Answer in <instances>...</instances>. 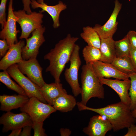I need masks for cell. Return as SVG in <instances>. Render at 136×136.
Wrapping results in <instances>:
<instances>
[{
    "label": "cell",
    "instance_id": "obj_1",
    "mask_svg": "<svg viewBox=\"0 0 136 136\" xmlns=\"http://www.w3.org/2000/svg\"><path fill=\"white\" fill-rule=\"evenodd\" d=\"M79 39L68 34L44 56V59L48 60L49 63L45 71L50 73L55 79V82L60 83L61 75L66 64L70 61L76 43Z\"/></svg>",
    "mask_w": 136,
    "mask_h": 136
},
{
    "label": "cell",
    "instance_id": "obj_2",
    "mask_svg": "<svg viewBox=\"0 0 136 136\" xmlns=\"http://www.w3.org/2000/svg\"><path fill=\"white\" fill-rule=\"evenodd\" d=\"M77 105L80 111L88 110L104 116L112 125L114 132H117L136 123V118L132 116L130 105L120 101L98 108L89 107L78 102Z\"/></svg>",
    "mask_w": 136,
    "mask_h": 136
},
{
    "label": "cell",
    "instance_id": "obj_3",
    "mask_svg": "<svg viewBox=\"0 0 136 136\" xmlns=\"http://www.w3.org/2000/svg\"><path fill=\"white\" fill-rule=\"evenodd\" d=\"M81 79V100L80 102L82 104L86 106L89 100L92 97L104 98L103 85L95 74L90 63L82 66Z\"/></svg>",
    "mask_w": 136,
    "mask_h": 136
},
{
    "label": "cell",
    "instance_id": "obj_4",
    "mask_svg": "<svg viewBox=\"0 0 136 136\" xmlns=\"http://www.w3.org/2000/svg\"><path fill=\"white\" fill-rule=\"evenodd\" d=\"M14 12L21 29L20 39H27L33 31L42 25L44 15L40 11L28 14L23 9Z\"/></svg>",
    "mask_w": 136,
    "mask_h": 136
},
{
    "label": "cell",
    "instance_id": "obj_5",
    "mask_svg": "<svg viewBox=\"0 0 136 136\" xmlns=\"http://www.w3.org/2000/svg\"><path fill=\"white\" fill-rule=\"evenodd\" d=\"M7 71L10 76L23 89L29 98L36 97L42 102L47 103L41 92L40 87L20 72L17 63L10 66Z\"/></svg>",
    "mask_w": 136,
    "mask_h": 136
},
{
    "label": "cell",
    "instance_id": "obj_6",
    "mask_svg": "<svg viewBox=\"0 0 136 136\" xmlns=\"http://www.w3.org/2000/svg\"><path fill=\"white\" fill-rule=\"evenodd\" d=\"M20 110L28 114L33 122H44L51 114L56 111L52 106L44 103L35 97L29 98L20 108Z\"/></svg>",
    "mask_w": 136,
    "mask_h": 136
},
{
    "label": "cell",
    "instance_id": "obj_7",
    "mask_svg": "<svg viewBox=\"0 0 136 136\" xmlns=\"http://www.w3.org/2000/svg\"><path fill=\"white\" fill-rule=\"evenodd\" d=\"M80 48L79 46L76 44L70 59V66L66 69L64 73L65 79L75 97L81 94V91L78 79V71L81 64L79 54Z\"/></svg>",
    "mask_w": 136,
    "mask_h": 136
},
{
    "label": "cell",
    "instance_id": "obj_8",
    "mask_svg": "<svg viewBox=\"0 0 136 136\" xmlns=\"http://www.w3.org/2000/svg\"><path fill=\"white\" fill-rule=\"evenodd\" d=\"M46 30L42 25L31 32L32 36L26 39V45L22 49L23 59L27 60L36 58L40 47L45 41L44 33Z\"/></svg>",
    "mask_w": 136,
    "mask_h": 136
},
{
    "label": "cell",
    "instance_id": "obj_9",
    "mask_svg": "<svg viewBox=\"0 0 136 136\" xmlns=\"http://www.w3.org/2000/svg\"><path fill=\"white\" fill-rule=\"evenodd\" d=\"M33 122L29 115L22 112L15 114L10 111L4 114L0 118V124L3 125V133L16 129L23 128L27 125L32 126Z\"/></svg>",
    "mask_w": 136,
    "mask_h": 136
},
{
    "label": "cell",
    "instance_id": "obj_10",
    "mask_svg": "<svg viewBox=\"0 0 136 136\" xmlns=\"http://www.w3.org/2000/svg\"><path fill=\"white\" fill-rule=\"evenodd\" d=\"M13 0H10L7 17L3 28L0 32V38L6 40L9 46L17 43V33L20 31L16 28L17 18L14 13Z\"/></svg>",
    "mask_w": 136,
    "mask_h": 136
},
{
    "label": "cell",
    "instance_id": "obj_11",
    "mask_svg": "<svg viewBox=\"0 0 136 136\" xmlns=\"http://www.w3.org/2000/svg\"><path fill=\"white\" fill-rule=\"evenodd\" d=\"M17 64L20 72L26 75L28 78L40 87L46 83L43 77V68L36 58L23 60Z\"/></svg>",
    "mask_w": 136,
    "mask_h": 136
},
{
    "label": "cell",
    "instance_id": "obj_12",
    "mask_svg": "<svg viewBox=\"0 0 136 136\" xmlns=\"http://www.w3.org/2000/svg\"><path fill=\"white\" fill-rule=\"evenodd\" d=\"M115 6L109 19L103 26L96 25L93 27L100 38H113L117 29L118 22L117 21L118 16L121 9L122 4L118 0L114 1Z\"/></svg>",
    "mask_w": 136,
    "mask_h": 136
},
{
    "label": "cell",
    "instance_id": "obj_13",
    "mask_svg": "<svg viewBox=\"0 0 136 136\" xmlns=\"http://www.w3.org/2000/svg\"><path fill=\"white\" fill-rule=\"evenodd\" d=\"M112 129V125L109 120L104 116L99 115L91 117L88 126L82 131L89 136H105Z\"/></svg>",
    "mask_w": 136,
    "mask_h": 136
},
{
    "label": "cell",
    "instance_id": "obj_14",
    "mask_svg": "<svg viewBox=\"0 0 136 136\" xmlns=\"http://www.w3.org/2000/svg\"><path fill=\"white\" fill-rule=\"evenodd\" d=\"M93 70L98 79L113 78L124 80L129 78V75L120 71L111 63L104 62L100 61L90 63Z\"/></svg>",
    "mask_w": 136,
    "mask_h": 136
},
{
    "label": "cell",
    "instance_id": "obj_15",
    "mask_svg": "<svg viewBox=\"0 0 136 136\" xmlns=\"http://www.w3.org/2000/svg\"><path fill=\"white\" fill-rule=\"evenodd\" d=\"M99 79L101 84L108 86L116 92L120 98V101L127 105H130L131 100L129 91L131 82L129 78L123 81L105 78Z\"/></svg>",
    "mask_w": 136,
    "mask_h": 136
},
{
    "label": "cell",
    "instance_id": "obj_16",
    "mask_svg": "<svg viewBox=\"0 0 136 136\" xmlns=\"http://www.w3.org/2000/svg\"><path fill=\"white\" fill-rule=\"evenodd\" d=\"M32 8L35 9L40 8L42 13L47 12L51 17L53 22V27L57 28L60 26L59 17L61 12L67 8L66 5L62 2L59 1L58 4L54 6L47 5L44 2V0H31Z\"/></svg>",
    "mask_w": 136,
    "mask_h": 136
},
{
    "label": "cell",
    "instance_id": "obj_17",
    "mask_svg": "<svg viewBox=\"0 0 136 136\" xmlns=\"http://www.w3.org/2000/svg\"><path fill=\"white\" fill-rule=\"evenodd\" d=\"M25 45L24 41L21 40L9 46L8 50L0 61V70H7L12 65L22 61L23 60L22 57V50Z\"/></svg>",
    "mask_w": 136,
    "mask_h": 136
},
{
    "label": "cell",
    "instance_id": "obj_18",
    "mask_svg": "<svg viewBox=\"0 0 136 136\" xmlns=\"http://www.w3.org/2000/svg\"><path fill=\"white\" fill-rule=\"evenodd\" d=\"M29 98L26 95L18 94L12 95L3 94L0 96V110L2 111H10L23 107Z\"/></svg>",
    "mask_w": 136,
    "mask_h": 136
},
{
    "label": "cell",
    "instance_id": "obj_19",
    "mask_svg": "<svg viewBox=\"0 0 136 136\" xmlns=\"http://www.w3.org/2000/svg\"><path fill=\"white\" fill-rule=\"evenodd\" d=\"M41 92L47 103L52 106L54 100L61 95L67 93L60 83L55 82L50 84L45 83L40 87Z\"/></svg>",
    "mask_w": 136,
    "mask_h": 136
},
{
    "label": "cell",
    "instance_id": "obj_20",
    "mask_svg": "<svg viewBox=\"0 0 136 136\" xmlns=\"http://www.w3.org/2000/svg\"><path fill=\"white\" fill-rule=\"evenodd\" d=\"M100 50L101 54L100 61L111 63L116 57L114 45V41L113 38H101Z\"/></svg>",
    "mask_w": 136,
    "mask_h": 136
},
{
    "label": "cell",
    "instance_id": "obj_21",
    "mask_svg": "<svg viewBox=\"0 0 136 136\" xmlns=\"http://www.w3.org/2000/svg\"><path fill=\"white\" fill-rule=\"evenodd\" d=\"M77 103L74 96L66 93L55 99L53 101L52 106L56 111L67 112L72 110Z\"/></svg>",
    "mask_w": 136,
    "mask_h": 136
},
{
    "label": "cell",
    "instance_id": "obj_22",
    "mask_svg": "<svg viewBox=\"0 0 136 136\" xmlns=\"http://www.w3.org/2000/svg\"><path fill=\"white\" fill-rule=\"evenodd\" d=\"M80 36L87 45L100 49L101 38L93 27L89 26L84 27Z\"/></svg>",
    "mask_w": 136,
    "mask_h": 136
},
{
    "label": "cell",
    "instance_id": "obj_23",
    "mask_svg": "<svg viewBox=\"0 0 136 136\" xmlns=\"http://www.w3.org/2000/svg\"><path fill=\"white\" fill-rule=\"evenodd\" d=\"M111 64L120 71L127 75L136 72V70L129 56L116 57Z\"/></svg>",
    "mask_w": 136,
    "mask_h": 136
},
{
    "label": "cell",
    "instance_id": "obj_24",
    "mask_svg": "<svg viewBox=\"0 0 136 136\" xmlns=\"http://www.w3.org/2000/svg\"><path fill=\"white\" fill-rule=\"evenodd\" d=\"M114 45L116 57L124 56L129 57L130 45L127 35L121 40L115 41Z\"/></svg>",
    "mask_w": 136,
    "mask_h": 136
},
{
    "label": "cell",
    "instance_id": "obj_25",
    "mask_svg": "<svg viewBox=\"0 0 136 136\" xmlns=\"http://www.w3.org/2000/svg\"><path fill=\"white\" fill-rule=\"evenodd\" d=\"M82 54L86 63L100 61L101 58V54L99 49L88 45L83 48Z\"/></svg>",
    "mask_w": 136,
    "mask_h": 136
},
{
    "label": "cell",
    "instance_id": "obj_26",
    "mask_svg": "<svg viewBox=\"0 0 136 136\" xmlns=\"http://www.w3.org/2000/svg\"><path fill=\"white\" fill-rule=\"evenodd\" d=\"M7 70L0 73V81L9 88L19 94L27 96L24 90L19 85L16 84L11 78Z\"/></svg>",
    "mask_w": 136,
    "mask_h": 136
},
{
    "label": "cell",
    "instance_id": "obj_27",
    "mask_svg": "<svg viewBox=\"0 0 136 136\" xmlns=\"http://www.w3.org/2000/svg\"><path fill=\"white\" fill-rule=\"evenodd\" d=\"M128 75L131 82L129 93L131 100L130 107L132 111L136 108V72Z\"/></svg>",
    "mask_w": 136,
    "mask_h": 136
},
{
    "label": "cell",
    "instance_id": "obj_28",
    "mask_svg": "<svg viewBox=\"0 0 136 136\" xmlns=\"http://www.w3.org/2000/svg\"><path fill=\"white\" fill-rule=\"evenodd\" d=\"M43 122H33L32 128L34 130V136H46L45 130L43 128Z\"/></svg>",
    "mask_w": 136,
    "mask_h": 136
},
{
    "label": "cell",
    "instance_id": "obj_29",
    "mask_svg": "<svg viewBox=\"0 0 136 136\" xmlns=\"http://www.w3.org/2000/svg\"><path fill=\"white\" fill-rule=\"evenodd\" d=\"M7 0H1L0 5V24L2 29L6 22V7Z\"/></svg>",
    "mask_w": 136,
    "mask_h": 136
},
{
    "label": "cell",
    "instance_id": "obj_30",
    "mask_svg": "<svg viewBox=\"0 0 136 136\" xmlns=\"http://www.w3.org/2000/svg\"><path fill=\"white\" fill-rule=\"evenodd\" d=\"M9 46L6 40L1 39L0 40V58L3 57L8 50Z\"/></svg>",
    "mask_w": 136,
    "mask_h": 136
},
{
    "label": "cell",
    "instance_id": "obj_31",
    "mask_svg": "<svg viewBox=\"0 0 136 136\" xmlns=\"http://www.w3.org/2000/svg\"><path fill=\"white\" fill-rule=\"evenodd\" d=\"M130 46L133 48L136 49V32L134 30H130L128 32Z\"/></svg>",
    "mask_w": 136,
    "mask_h": 136
},
{
    "label": "cell",
    "instance_id": "obj_32",
    "mask_svg": "<svg viewBox=\"0 0 136 136\" xmlns=\"http://www.w3.org/2000/svg\"><path fill=\"white\" fill-rule=\"evenodd\" d=\"M129 57L132 62L136 70V49L130 46Z\"/></svg>",
    "mask_w": 136,
    "mask_h": 136
},
{
    "label": "cell",
    "instance_id": "obj_33",
    "mask_svg": "<svg viewBox=\"0 0 136 136\" xmlns=\"http://www.w3.org/2000/svg\"><path fill=\"white\" fill-rule=\"evenodd\" d=\"M23 5V10L28 14L31 13L32 12L30 8L31 4V0H21Z\"/></svg>",
    "mask_w": 136,
    "mask_h": 136
},
{
    "label": "cell",
    "instance_id": "obj_34",
    "mask_svg": "<svg viewBox=\"0 0 136 136\" xmlns=\"http://www.w3.org/2000/svg\"><path fill=\"white\" fill-rule=\"evenodd\" d=\"M127 128V132L124 136H136V125L135 124L131 125Z\"/></svg>",
    "mask_w": 136,
    "mask_h": 136
},
{
    "label": "cell",
    "instance_id": "obj_35",
    "mask_svg": "<svg viewBox=\"0 0 136 136\" xmlns=\"http://www.w3.org/2000/svg\"><path fill=\"white\" fill-rule=\"evenodd\" d=\"M23 130L21 131L20 136H30L31 135V133L32 126L27 125L23 128Z\"/></svg>",
    "mask_w": 136,
    "mask_h": 136
},
{
    "label": "cell",
    "instance_id": "obj_36",
    "mask_svg": "<svg viewBox=\"0 0 136 136\" xmlns=\"http://www.w3.org/2000/svg\"><path fill=\"white\" fill-rule=\"evenodd\" d=\"M59 132L61 136H69L72 133V131L68 128H61L60 129Z\"/></svg>",
    "mask_w": 136,
    "mask_h": 136
},
{
    "label": "cell",
    "instance_id": "obj_37",
    "mask_svg": "<svg viewBox=\"0 0 136 136\" xmlns=\"http://www.w3.org/2000/svg\"><path fill=\"white\" fill-rule=\"evenodd\" d=\"M22 128H18L14 129L12 130L11 133L8 136H20L22 131Z\"/></svg>",
    "mask_w": 136,
    "mask_h": 136
},
{
    "label": "cell",
    "instance_id": "obj_38",
    "mask_svg": "<svg viewBox=\"0 0 136 136\" xmlns=\"http://www.w3.org/2000/svg\"><path fill=\"white\" fill-rule=\"evenodd\" d=\"M131 113L132 116L136 118V108L131 111Z\"/></svg>",
    "mask_w": 136,
    "mask_h": 136
}]
</instances>
